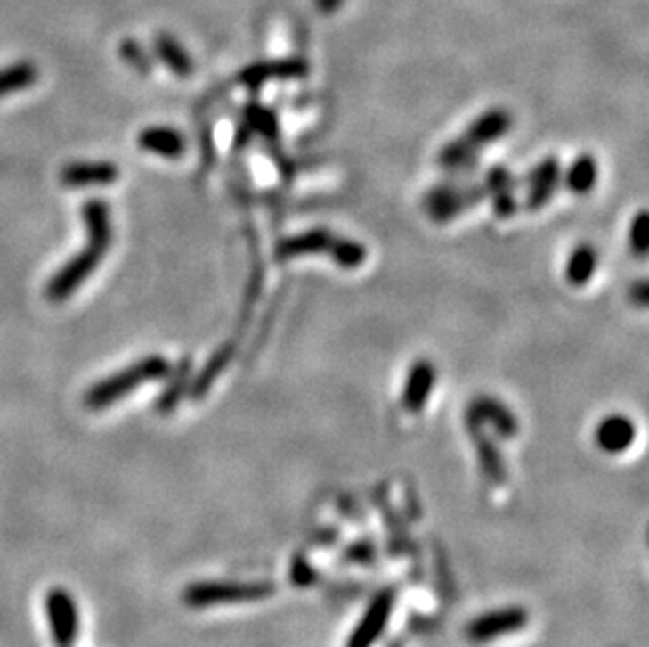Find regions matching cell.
Masks as SVG:
<instances>
[{"label": "cell", "mask_w": 649, "mask_h": 647, "mask_svg": "<svg viewBox=\"0 0 649 647\" xmlns=\"http://www.w3.org/2000/svg\"><path fill=\"white\" fill-rule=\"evenodd\" d=\"M313 252H326L332 261L345 269L360 267L368 255L364 244L349 238H341V235L332 233L329 229H309V232L288 235V238L280 240L276 246L278 261L313 255Z\"/></svg>", "instance_id": "obj_1"}, {"label": "cell", "mask_w": 649, "mask_h": 647, "mask_svg": "<svg viewBox=\"0 0 649 647\" xmlns=\"http://www.w3.org/2000/svg\"><path fill=\"white\" fill-rule=\"evenodd\" d=\"M168 374H171V364H168L166 357L150 356L145 360L133 364L131 368H125L122 373L108 376V379L93 385L85 396V405L89 410H103L128 396V393H133L143 382L166 379Z\"/></svg>", "instance_id": "obj_2"}, {"label": "cell", "mask_w": 649, "mask_h": 647, "mask_svg": "<svg viewBox=\"0 0 649 647\" xmlns=\"http://www.w3.org/2000/svg\"><path fill=\"white\" fill-rule=\"evenodd\" d=\"M276 593L272 580L256 582H227V580H204L194 582L183 591V602L194 610H204L221 603H244L259 602Z\"/></svg>", "instance_id": "obj_3"}, {"label": "cell", "mask_w": 649, "mask_h": 647, "mask_svg": "<svg viewBox=\"0 0 649 647\" xmlns=\"http://www.w3.org/2000/svg\"><path fill=\"white\" fill-rule=\"evenodd\" d=\"M485 198L483 185H456V184H442L431 187L423 200L426 215L433 221L446 223L452 221L465 210L482 202Z\"/></svg>", "instance_id": "obj_4"}, {"label": "cell", "mask_w": 649, "mask_h": 647, "mask_svg": "<svg viewBox=\"0 0 649 647\" xmlns=\"http://www.w3.org/2000/svg\"><path fill=\"white\" fill-rule=\"evenodd\" d=\"M103 257L105 249L89 242L85 250L74 255L66 265H63L60 272L53 275L49 284H46V299L53 303H61L66 301L68 297H72V294L85 284V280L99 267Z\"/></svg>", "instance_id": "obj_5"}, {"label": "cell", "mask_w": 649, "mask_h": 647, "mask_svg": "<svg viewBox=\"0 0 649 647\" xmlns=\"http://www.w3.org/2000/svg\"><path fill=\"white\" fill-rule=\"evenodd\" d=\"M51 635L57 647H72L80 631V614L66 588H51L45 599Z\"/></svg>", "instance_id": "obj_6"}, {"label": "cell", "mask_w": 649, "mask_h": 647, "mask_svg": "<svg viewBox=\"0 0 649 647\" xmlns=\"http://www.w3.org/2000/svg\"><path fill=\"white\" fill-rule=\"evenodd\" d=\"M525 625H528V611L519 605H511V608L485 611L475 620H471L466 627V637L473 643H488V641L502 637V635L522 631Z\"/></svg>", "instance_id": "obj_7"}, {"label": "cell", "mask_w": 649, "mask_h": 647, "mask_svg": "<svg viewBox=\"0 0 649 647\" xmlns=\"http://www.w3.org/2000/svg\"><path fill=\"white\" fill-rule=\"evenodd\" d=\"M395 605V591L393 588H385V591L374 595V599L368 605L366 614L361 616L358 627L351 633L347 647H372L377 639L385 633L389 625L391 611Z\"/></svg>", "instance_id": "obj_8"}, {"label": "cell", "mask_w": 649, "mask_h": 647, "mask_svg": "<svg viewBox=\"0 0 649 647\" xmlns=\"http://www.w3.org/2000/svg\"><path fill=\"white\" fill-rule=\"evenodd\" d=\"M490 425L500 438H515L519 433V421L500 399L482 396L475 397L466 410V427L477 429Z\"/></svg>", "instance_id": "obj_9"}, {"label": "cell", "mask_w": 649, "mask_h": 647, "mask_svg": "<svg viewBox=\"0 0 649 647\" xmlns=\"http://www.w3.org/2000/svg\"><path fill=\"white\" fill-rule=\"evenodd\" d=\"M561 181V164L555 156L540 160L528 173V196L525 206L530 210H540L555 196Z\"/></svg>", "instance_id": "obj_10"}, {"label": "cell", "mask_w": 649, "mask_h": 647, "mask_svg": "<svg viewBox=\"0 0 649 647\" xmlns=\"http://www.w3.org/2000/svg\"><path fill=\"white\" fill-rule=\"evenodd\" d=\"M437 381V370L431 362L418 360L410 366V373L406 376V385H403L402 393V404L403 408L412 414H418L423 412L426 405V399L433 393V387H435Z\"/></svg>", "instance_id": "obj_11"}, {"label": "cell", "mask_w": 649, "mask_h": 647, "mask_svg": "<svg viewBox=\"0 0 649 647\" xmlns=\"http://www.w3.org/2000/svg\"><path fill=\"white\" fill-rule=\"evenodd\" d=\"M637 438L635 422L624 414H610L595 429V441L607 455H620L629 450Z\"/></svg>", "instance_id": "obj_12"}, {"label": "cell", "mask_w": 649, "mask_h": 647, "mask_svg": "<svg viewBox=\"0 0 649 647\" xmlns=\"http://www.w3.org/2000/svg\"><path fill=\"white\" fill-rule=\"evenodd\" d=\"M120 176V170L112 162H72L60 173L61 184L76 190L86 185H108Z\"/></svg>", "instance_id": "obj_13"}, {"label": "cell", "mask_w": 649, "mask_h": 647, "mask_svg": "<svg viewBox=\"0 0 649 647\" xmlns=\"http://www.w3.org/2000/svg\"><path fill=\"white\" fill-rule=\"evenodd\" d=\"M485 196L492 198L494 213L499 217H511L517 210L515 181L507 167H492L485 175Z\"/></svg>", "instance_id": "obj_14"}, {"label": "cell", "mask_w": 649, "mask_h": 647, "mask_svg": "<svg viewBox=\"0 0 649 647\" xmlns=\"http://www.w3.org/2000/svg\"><path fill=\"white\" fill-rule=\"evenodd\" d=\"M513 118L507 110L502 108H492L483 111L482 116H477L475 120L471 122V127L466 128L465 137L471 141L475 147H483L488 143H494L500 137H505L508 128H511Z\"/></svg>", "instance_id": "obj_15"}, {"label": "cell", "mask_w": 649, "mask_h": 647, "mask_svg": "<svg viewBox=\"0 0 649 647\" xmlns=\"http://www.w3.org/2000/svg\"><path fill=\"white\" fill-rule=\"evenodd\" d=\"M137 143L142 150H148L151 154L162 158H181L187 150V141L179 131L171 127H150L139 133Z\"/></svg>", "instance_id": "obj_16"}, {"label": "cell", "mask_w": 649, "mask_h": 647, "mask_svg": "<svg viewBox=\"0 0 649 647\" xmlns=\"http://www.w3.org/2000/svg\"><path fill=\"white\" fill-rule=\"evenodd\" d=\"M83 219L86 225V233H89V242L108 250L110 244H112V235H114L108 204H105L101 198L86 200L83 206Z\"/></svg>", "instance_id": "obj_17"}, {"label": "cell", "mask_w": 649, "mask_h": 647, "mask_svg": "<svg viewBox=\"0 0 649 647\" xmlns=\"http://www.w3.org/2000/svg\"><path fill=\"white\" fill-rule=\"evenodd\" d=\"M473 435V444H475L479 464H482L485 478L494 484H505L507 481V464L505 458L500 455V448L496 446L494 439H490L488 435L483 433L482 427L469 429Z\"/></svg>", "instance_id": "obj_18"}, {"label": "cell", "mask_w": 649, "mask_h": 647, "mask_svg": "<svg viewBox=\"0 0 649 647\" xmlns=\"http://www.w3.org/2000/svg\"><path fill=\"white\" fill-rule=\"evenodd\" d=\"M233 351H236L233 343H225L223 347H219L215 356L207 362V366L202 368V373L198 374L194 379V382L190 385V389H187V396H190L191 399H202L204 396H207L210 387H213V382L219 379V374L223 373V368L231 362Z\"/></svg>", "instance_id": "obj_19"}, {"label": "cell", "mask_w": 649, "mask_h": 647, "mask_svg": "<svg viewBox=\"0 0 649 647\" xmlns=\"http://www.w3.org/2000/svg\"><path fill=\"white\" fill-rule=\"evenodd\" d=\"M154 51L158 59H160L174 76L187 78V76L194 72L191 57L187 55V51L171 37V34H158L154 40Z\"/></svg>", "instance_id": "obj_20"}, {"label": "cell", "mask_w": 649, "mask_h": 647, "mask_svg": "<svg viewBox=\"0 0 649 647\" xmlns=\"http://www.w3.org/2000/svg\"><path fill=\"white\" fill-rule=\"evenodd\" d=\"M307 66L303 61H276V63H265V66H255L244 70L239 74V82L250 88H256L261 82L269 78H295V76H305Z\"/></svg>", "instance_id": "obj_21"}, {"label": "cell", "mask_w": 649, "mask_h": 647, "mask_svg": "<svg viewBox=\"0 0 649 647\" xmlns=\"http://www.w3.org/2000/svg\"><path fill=\"white\" fill-rule=\"evenodd\" d=\"M190 376H191V360L185 357V360L179 362L177 370H171V374L166 376L168 387L162 391V396L156 399V410L162 412V414H168L177 408V404L181 402V397L185 396L187 389H190Z\"/></svg>", "instance_id": "obj_22"}, {"label": "cell", "mask_w": 649, "mask_h": 647, "mask_svg": "<svg viewBox=\"0 0 649 647\" xmlns=\"http://www.w3.org/2000/svg\"><path fill=\"white\" fill-rule=\"evenodd\" d=\"M597 176H599L597 160H595L590 154H582L570 164V168H567L565 185L570 192L578 193V196H584V193H588L595 187V184H597Z\"/></svg>", "instance_id": "obj_23"}, {"label": "cell", "mask_w": 649, "mask_h": 647, "mask_svg": "<svg viewBox=\"0 0 649 647\" xmlns=\"http://www.w3.org/2000/svg\"><path fill=\"white\" fill-rule=\"evenodd\" d=\"M477 150L479 147L473 145L471 141L465 137V135H460V137L452 139L450 143L442 147L437 160H440V164L446 170H454V173H458V170H466L475 164Z\"/></svg>", "instance_id": "obj_24"}, {"label": "cell", "mask_w": 649, "mask_h": 647, "mask_svg": "<svg viewBox=\"0 0 649 647\" xmlns=\"http://www.w3.org/2000/svg\"><path fill=\"white\" fill-rule=\"evenodd\" d=\"M599 255L597 250L590 244H580L576 246L574 252H572L570 258H567L565 275L570 280V284L574 286H584L587 282L595 275V269H597Z\"/></svg>", "instance_id": "obj_25"}, {"label": "cell", "mask_w": 649, "mask_h": 647, "mask_svg": "<svg viewBox=\"0 0 649 647\" xmlns=\"http://www.w3.org/2000/svg\"><path fill=\"white\" fill-rule=\"evenodd\" d=\"M38 80V68L32 61H17L0 70V97L26 91Z\"/></svg>", "instance_id": "obj_26"}, {"label": "cell", "mask_w": 649, "mask_h": 647, "mask_svg": "<svg viewBox=\"0 0 649 647\" xmlns=\"http://www.w3.org/2000/svg\"><path fill=\"white\" fill-rule=\"evenodd\" d=\"M244 127L248 133L263 135L265 139H276L278 135L276 114L259 103H248L244 108Z\"/></svg>", "instance_id": "obj_27"}, {"label": "cell", "mask_w": 649, "mask_h": 647, "mask_svg": "<svg viewBox=\"0 0 649 647\" xmlns=\"http://www.w3.org/2000/svg\"><path fill=\"white\" fill-rule=\"evenodd\" d=\"M629 246L637 257H645L649 246V221L647 213H639L630 223L629 229Z\"/></svg>", "instance_id": "obj_28"}, {"label": "cell", "mask_w": 649, "mask_h": 647, "mask_svg": "<svg viewBox=\"0 0 649 647\" xmlns=\"http://www.w3.org/2000/svg\"><path fill=\"white\" fill-rule=\"evenodd\" d=\"M343 561L360 563V566H372L377 561V546L370 538H360L351 543L343 553Z\"/></svg>", "instance_id": "obj_29"}, {"label": "cell", "mask_w": 649, "mask_h": 647, "mask_svg": "<svg viewBox=\"0 0 649 647\" xmlns=\"http://www.w3.org/2000/svg\"><path fill=\"white\" fill-rule=\"evenodd\" d=\"M290 582L292 585L305 588L318 582V569L307 561L305 555H295L290 561Z\"/></svg>", "instance_id": "obj_30"}, {"label": "cell", "mask_w": 649, "mask_h": 647, "mask_svg": "<svg viewBox=\"0 0 649 647\" xmlns=\"http://www.w3.org/2000/svg\"><path fill=\"white\" fill-rule=\"evenodd\" d=\"M120 57L125 59L128 66H133L139 74H150L151 70V59L145 55L143 46L137 43V40H125L120 45Z\"/></svg>", "instance_id": "obj_31"}, {"label": "cell", "mask_w": 649, "mask_h": 647, "mask_svg": "<svg viewBox=\"0 0 649 647\" xmlns=\"http://www.w3.org/2000/svg\"><path fill=\"white\" fill-rule=\"evenodd\" d=\"M630 294H633V299L637 301V305H639V307H645V305L649 303V288H647V282H639V284H637V286L633 288V292H630Z\"/></svg>", "instance_id": "obj_32"}, {"label": "cell", "mask_w": 649, "mask_h": 647, "mask_svg": "<svg viewBox=\"0 0 649 647\" xmlns=\"http://www.w3.org/2000/svg\"><path fill=\"white\" fill-rule=\"evenodd\" d=\"M389 647H402V643H400V641H393V643H391Z\"/></svg>", "instance_id": "obj_33"}]
</instances>
